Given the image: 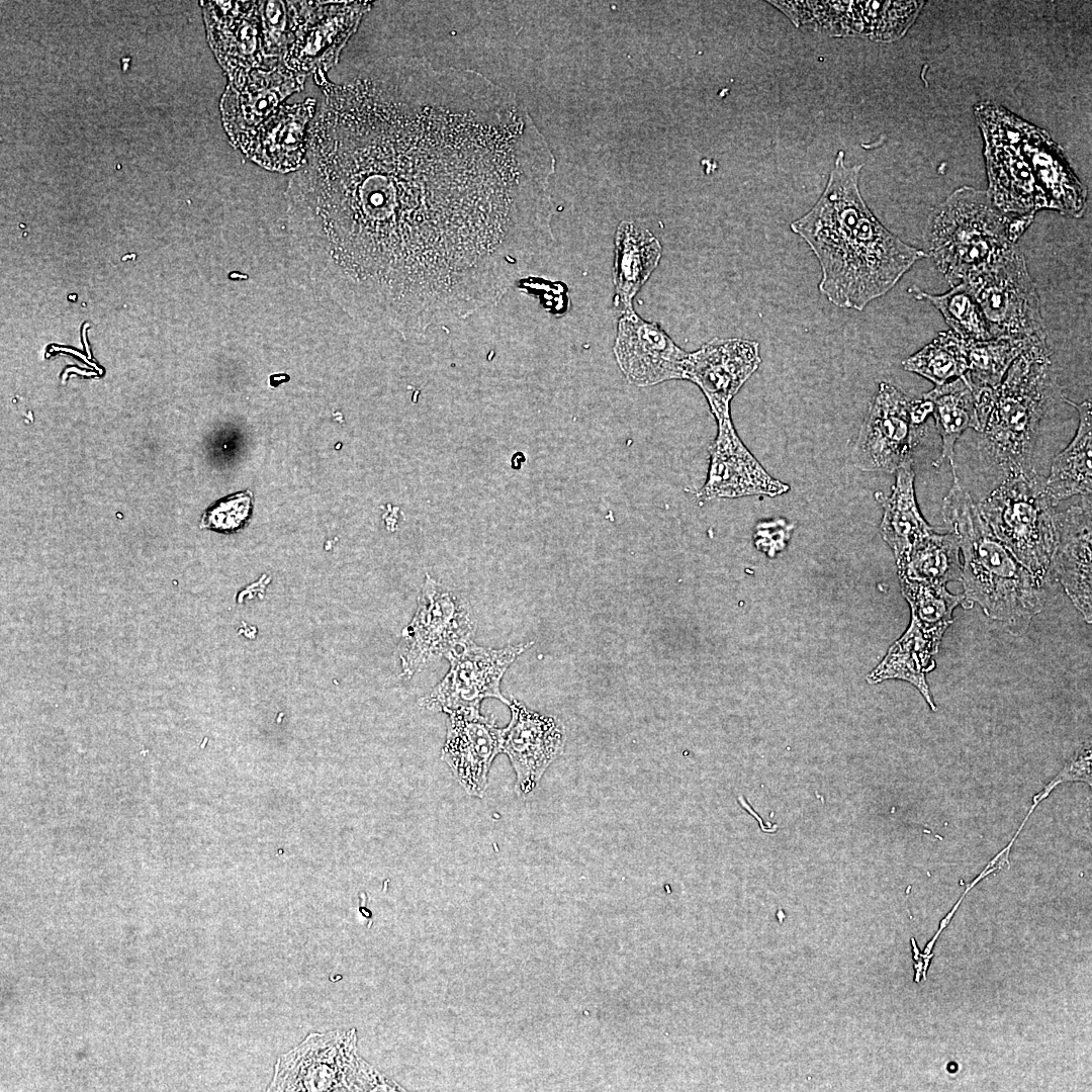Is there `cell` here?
I'll use <instances>...</instances> for the list:
<instances>
[{
  "instance_id": "6da1fadb",
  "label": "cell",
  "mask_w": 1092,
  "mask_h": 1092,
  "mask_svg": "<svg viewBox=\"0 0 1092 1092\" xmlns=\"http://www.w3.org/2000/svg\"><path fill=\"white\" fill-rule=\"evenodd\" d=\"M323 91L288 229L353 317L403 336L462 320L551 247L555 158L514 93L424 58Z\"/></svg>"
},
{
  "instance_id": "7a4b0ae2",
  "label": "cell",
  "mask_w": 1092,
  "mask_h": 1092,
  "mask_svg": "<svg viewBox=\"0 0 1092 1092\" xmlns=\"http://www.w3.org/2000/svg\"><path fill=\"white\" fill-rule=\"evenodd\" d=\"M861 166L847 168L837 154L814 206L791 223L819 261V291L832 304L862 310L890 291L927 254L887 230L858 189Z\"/></svg>"
},
{
  "instance_id": "3957f363",
  "label": "cell",
  "mask_w": 1092,
  "mask_h": 1092,
  "mask_svg": "<svg viewBox=\"0 0 1092 1092\" xmlns=\"http://www.w3.org/2000/svg\"><path fill=\"white\" fill-rule=\"evenodd\" d=\"M975 115L985 141L987 192L1001 211L1082 216L1087 190L1044 130L993 102L977 104Z\"/></svg>"
},
{
  "instance_id": "277c9868",
  "label": "cell",
  "mask_w": 1092,
  "mask_h": 1092,
  "mask_svg": "<svg viewBox=\"0 0 1092 1092\" xmlns=\"http://www.w3.org/2000/svg\"><path fill=\"white\" fill-rule=\"evenodd\" d=\"M952 485L941 516L963 555V608L976 603L1008 633L1021 635L1044 605L1043 583L994 534L951 467Z\"/></svg>"
},
{
  "instance_id": "5b68a950",
  "label": "cell",
  "mask_w": 1092,
  "mask_h": 1092,
  "mask_svg": "<svg viewBox=\"0 0 1092 1092\" xmlns=\"http://www.w3.org/2000/svg\"><path fill=\"white\" fill-rule=\"evenodd\" d=\"M972 390L983 458L999 467L1004 477L1033 470L1040 422L1054 401L1063 397L1046 338L1030 344L997 386Z\"/></svg>"
},
{
  "instance_id": "8992f818",
  "label": "cell",
  "mask_w": 1092,
  "mask_h": 1092,
  "mask_svg": "<svg viewBox=\"0 0 1092 1092\" xmlns=\"http://www.w3.org/2000/svg\"><path fill=\"white\" fill-rule=\"evenodd\" d=\"M1033 217L1004 213L987 191L964 186L930 214L925 231L928 255L956 286L1015 246Z\"/></svg>"
},
{
  "instance_id": "52a82bcc",
  "label": "cell",
  "mask_w": 1092,
  "mask_h": 1092,
  "mask_svg": "<svg viewBox=\"0 0 1092 1092\" xmlns=\"http://www.w3.org/2000/svg\"><path fill=\"white\" fill-rule=\"evenodd\" d=\"M977 506L994 534L1022 565L1043 584L1049 581L1057 511L1034 470L1007 475Z\"/></svg>"
},
{
  "instance_id": "ba28073f",
  "label": "cell",
  "mask_w": 1092,
  "mask_h": 1092,
  "mask_svg": "<svg viewBox=\"0 0 1092 1092\" xmlns=\"http://www.w3.org/2000/svg\"><path fill=\"white\" fill-rule=\"evenodd\" d=\"M962 283L979 304L992 339L1046 338L1039 296L1017 245Z\"/></svg>"
},
{
  "instance_id": "9c48e42d",
  "label": "cell",
  "mask_w": 1092,
  "mask_h": 1092,
  "mask_svg": "<svg viewBox=\"0 0 1092 1092\" xmlns=\"http://www.w3.org/2000/svg\"><path fill=\"white\" fill-rule=\"evenodd\" d=\"M475 620L469 603L426 574L417 611L398 646L406 678L456 647L471 641Z\"/></svg>"
},
{
  "instance_id": "30bf717a",
  "label": "cell",
  "mask_w": 1092,
  "mask_h": 1092,
  "mask_svg": "<svg viewBox=\"0 0 1092 1092\" xmlns=\"http://www.w3.org/2000/svg\"><path fill=\"white\" fill-rule=\"evenodd\" d=\"M533 642L486 648L468 641L445 657L450 668L430 693L420 699L421 707L446 714L459 710H479L481 701L494 698L506 705L510 701L500 692L502 678L509 666Z\"/></svg>"
},
{
  "instance_id": "8fae6325",
  "label": "cell",
  "mask_w": 1092,
  "mask_h": 1092,
  "mask_svg": "<svg viewBox=\"0 0 1092 1092\" xmlns=\"http://www.w3.org/2000/svg\"><path fill=\"white\" fill-rule=\"evenodd\" d=\"M925 432L911 417V400L896 386L882 382L852 449L862 470L894 472L912 462Z\"/></svg>"
},
{
  "instance_id": "7c38bea8",
  "label": "cell",
  "mask_w": 1092,
  "mask_h": 1092,
  "mask_svg": "<svg viewBox=\"0 0 1092 1092\" xmlns=\"http://www.w3.org/2000/svg\"><path fill=\"white\" fill-rule=\"evenodd\" d=\"M370 4L289 2L293 41L283 56V64L304 75L328 70Z\"/></svg>"
},
{
  "instance_id": "4fadbf2b",
  "label": "cell",
  "mask_w": 1092,
  "mask_h": 1092,
  "mask_svg": "<svg viewBox=\"0 0 1092 1092\" xmlns=\"http://www.w3.org/2000/svg\"><path fill=\"white\" fill-rule=\"evenodd\" d=\"M352 1032H311L281 1055L267 1091H344L355 1089Z\"/></svg>"
},
{
  "instance_id": "5bb4252c",
  "label": "cell",
  "mask_w": 1092,
  "mask_h": 1092,
  "mask_svg": "<svg viewBox=\"0 0 1092 1092\" xmlns=\"http://www.w3.org/2000/svg\"><path fill=\"white\" fill-rule=\"evenodd\" d=\"M923 4V1H804L798 10V24L829 35L891 41L906 32Z\"/></svg>"
},
{
  "instance_id": "9a60e30c",
  "label": "cell",
  "mask_w": 1092,
  "mask_h": 1092,
  "mask_svg": "<svg viewBox=\"0 0 1092 1092\" xmlns=\"http://www.w3.org/2000/svg\"><path fill=\"white\" fill-rule=\"evenodd\" d=\"M761 363L759 344L741 338H715L688 352L684 379L704 393L716 421L730 416V402Z\"/></svg>"
},
{
  "instance_id": "2e32d148",
  "label": "cell",
  "mask_w": 1092,
  "mask_h": 1092,
  "mask_svg": "<svg viewBox=\"0 0 1092 1092\" xmlns=\"http://www.w3.org/2000/svg\"><path fill=\"white\" fill-rule=\"evenodd\" d=\"M613 351L619 368L631 384L645 387L684 379L688 352L657 324L643 320L634 309L622 312Z\"/></svg>"
},
{
  "instance_id": "e0dca14e",
  "label": "cell",
  "mask_w": 1092,
  "mask_h": 1092,
  "mask_svg": "<svg viewBox=\"0 0 1092 1092\" xmlns=\"http://www.w3.org/2000/svg\"><path fill=\"white\" fill-rule=\"evenodd\" d=\"M511 721L503 728L502 752L506 753L516 774L515 792L530 795L548 766L564 751L562 724L552 716L529 710L516 699L509 703Z\"/></svg>"
},
{
  "instance_id": "ac0fdd59",
  "label": "cell",
  "mask_w": 1092,
  "mask_h": 1092,
  "mask_svg": "<svg viewBox=\"0 0 1092 1092\" xmlns=\"http://www.w3.org/2000/svg\"><path fill=\"white\" fill-rule=\"evenodd\" d=\"M718 433L710 448L707 480L699 498H735L746 495L777 496L789 485L772 478L738 437L731 417L717 421Z\"/></svg>"
},
{
  "instance_id": "d6986e66",
  "label": "cell",
  "mask_w": 1092,
  "mask_h": 1092,
  "mask_svg": "<svg viewBox=\"0 0 1092 1092\" xmlns=\"http://www.w3.org/2000/svg\"><path fill=\"white\" fill-rule=\"evenodd\" d=\"M447 715L441 757L467 794L482 797L492 760L502 752L503 729L496 726L492 716H483L479 710H459Z\"/></svg>"
},
{
  "instance_id": "ffe728a7",
  "label": "cell",
  "mask_w": 1092,
  "mask_h": 1092,
  "mask_svg": "<svg viewBox=\"0 0 1092 1092\" xmlns=\"http://www.w3.org/2000/svg\"><path fill=\"white\" fill-rule=\"evenodd\" d=\"M1092 506L1091 495L1065 512H1057V539L1049 577L1055 578L1082 615L1092 622Z\"/></svg>"
},
{
  "instance_id": "44dd1931",
  "label": "cell",
  "mask_w": 1092,
  "mask_h": 1092,
  "mask_svg": "<svg viewBox=\"0 0 1092 1092\" xmlns=\"http://www.w3.org/2000/svg\"><path fill=\"white\" fill-rule=\"evenodd\" d=\"M307 98L282 104L255 129L242 134L236 146L258 165L281 173L299 170L305 161L307 133L315 110Z\"/></svg>"
},
{
  "instance_id": "7402d4cb",
  "label": "cell",
  "mask_w": 1092,
  "mask_h": 1092,
  "mask_svg": "<svg viewBox=\"0 0 1092 1092\" xmlns=\"http://www.w3.org/2000/svg\"><path fill=\"white\" fill-rule=\"evenodd\" d=\"M304 80V74L280 63L269 70H254L241 85L230 86L223 111L226 129L234 143L263 123L287 96L301 90Z\"/></svg>"
},
{
  "instance_id": "603a6c76",
  "label": "cell",
  "mask_w": 1092,
  "mask_h": 1092,
  "mask_svg": "<svg viewBox=\"0 0 1092 1092\" xmlns=\"http://www.w3.org/2000/svg\"><path fill=\"white\" fill-rule=\"evenodd\" d=\"M221 16H215L213 39L233 81L241 85L250 72L269 70L279 64L266 54L260 1L218 2Z\"/></svg>"
},
{
  "instance_id": "cb8c5ba5",
  "label": "cell",
  "mask_w": 1092,
  "mask_h": 1092,
  "mask_svg": "<svg viewBox=\"0 0 1092 1092\" xmlns=\"http://www.w3.org/2000/svg\"><path fill=\"white\" fill-rule=\"evenodd\" d=\"M944 633L926 629L911 618L903 635L891 645L882 661L869 673L868 682L876 685L887 679L905 680L919 691L932 711H936L926 674L935 668L933 657L939 649Z\"/></svg>"
},
{
  "instance_id": "d4e9b609",
  "label": "cell",
  "mask_w": 1092,
  "mask_h": 1092,
  "mask_svg": "<svg viewBox=\"0 0 1092 1092\" xmlns=\"http://www.w3.org/2000/svg\"><path fill=\"white\" fill-rule=\"evenodd\" d=\"M896 472L891 495L877 492L875 496L884 510L880 526L882 537L892 549L899 567L933 528L921 515L916 502L912 462L905 463Z\"/></svg>"
},
{
  "instance_id": "484cf974",
  "label": "cell",
  "mask_w": 1092,
  "mask_h": 1092,
  "mask_svg": "<svg viewBox=\"0 0 1092 1092\" xmlns=\"http://www.w3.org/2000/svg\"><path fill=\"white\" fill-rule=\"evenodd\" d=\"M662 248L652 233L634 221L623 220L615 236L613 281L615 303L622 312L633 309L632 300L657 267Z\"/></svg>"
},
{
  "instance_id": "4316f807",
  "label": "cell",
  "mask_w": 1092,
  "mask_h": 1092,
  "mask_svg": "<svg viewBox=\"0 0 1092 1092\" xmlns=\"http://www.w3.org/2000/svg\"><path fill=\"white\" fill-rule=\"evenodd\" d=\"M1079 414L1077 432L1055 459L1044 482V493L1056 506L1074 495H1091L1092 492V412L1091 399L1076 403L1063 396Z\"/></svg>"
},
{
  "instance_id": "83f0119b",
  "label": "cell",
  "mask_w": 1092,
  "mask_h": 1092,
  "mask_svg": "<svg viewBox=\"0 0 1092 1092\" xmlns=\"http://www.w3.org/2000/svg\"><path fill=\"white\" fill-rule=\"evenodd\" d=\"M922 397L933 406L932 416L941 437L940 455L933 462L939 467L948 461L954 467V445L962 434L969 428L979 431L976 400L971 386L964 376L937 385Z\"/></svg>"
},
{
  "instance_id": "f1b7e54d",
  "label": "cell",
  "mask_w": 1092,
  "mask_h": 1092,
  "mask_svg": "<svg viewBox=\"0 0 1092 1092\" xmlns=\"http://www.w3.org/2000/svg\"><path fill=\"white\" fill-rule=\"evenodd\" d=\"M956 535L934 531L919 542L898 568L899 578L943 584L961 581L962 560Z\"/></svg>"
},
{
  "instance_id": "f546056e",
  "label": "cell",
  "mask_w": 1092,
  "mask_h": 1092,
  "mask_svg": "<svg viewBox=\"0 0 1092 1092\" xmlns=\"http://www.w3.org/2000/svg\"><path fill=\"white\" fill-rule=\"evenodd\" d=\"M1037 339L1042 338L966 341L968 368L964 378L972 388L997 386L1014 360Z\"/></svg>"
},
{
  "instance_id": "4dcf8cb0",
  "label": "cell",
  "mask_w": 1092,
  "mask_h": 1092,
  "mask_svg": "<svg viewBox=\"0 0 1092 1092\" xmlns=\"http://www.w3.org/2000/svg\"><path fill=\"white\" fill-rule=\"evenodd\" d=\"M902 365L905 370L916 373L936 386L963 376L968 368L966 341L952 331H944L913 355Z\"/></svg>"
},
{
  "instance_id": "1f68e13d",
  "label": "cell",
  "mask_w": 1092,
  "mask_h": 1092,
  "mask_svg": "<svg viewBox=\"0 0 1092 1092\" xmlns=\"http://www.w3.org/2000/svg\"><path fill=\"white\" fill-rule=\"evenodd\" d=\"M913 293L916 298L931 302L939 310L950 331L963 340L992 339L979 304L964 283L951 286L942 294H930L918 288H914Z\"/></svg>"
},
{
  "instance_id": "d6a6232c",
  "label": "cell",
  "mask_w": 1092,
  "mask_h": 1092,
  "mask_svg": "<svg viewBox=\"0 0 1092 1092\" xmlns=\"http://www.w3.org/2000/svg\"><path fill=\"white\" fill-rule=\"evenodd\" d=\"M901 589L911 610V618L930 630L946 631L963 595L949 593L945 585L900 578Z\"/></svg>"
},
{
  "instance_id": "836d02e7",
  "label": "cell",
  "mask_w": 1092,
  "mask_h": 1092,
  "mask_svg": "<svg viewBox=\"0 0 1092 1092\" xmlns=\"http://www.w3.org/2000/svg\"><path fill=\"white\" fill-rule=\"evenodd\" d=\"M252 508L251 491L236 493L221 499L206 511L201 520V527L220 532L237 531L248 522Z\"/></svg>"
},
{
  "instance_id": "e575fe53",
  "label": "cell",
  "mask_w": 1092,
  "mask_h": 1092,
  "mask_svg": "<svg viewBox=\"0 0 1092 1092\" xmlns=\"http://www.w3.org/2000/svg\"><path fill=\"white\" fill-rule=\"evenodd\" d=\"M1091 745L1086 744L1079 749L1073 757H1071L1061 770L1056 775V778L1061 784L1071 782H1083L1092 786V772H1091Z\"/></svg>"
}]
</instances>
